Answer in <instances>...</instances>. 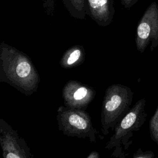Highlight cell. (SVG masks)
Returning <instances> with one entry per match:
<instances>
[{
    "instance_id": "6da1fadb",
    "label": "cell",
    "mask_w": 158,
    "mask_h": 158,
    "mask_svg": "<svg viewBox=\"0 0 158 158\" xmlns=\"http://www.w3.org/2000/svg\"><path fill=\"white\" fill-rule=\"evenodd\" d=\"M40 81L39 73L31 59L15 47L1 42L0 82L30 96L37 91Z\"/></svg>"
},
{
    "instance_id": "7a4b0ae2",
    "label": "cell",
    "mask_w": 158,
    "mask_h": 158,
    "mask_svg": "<svg viewBox=\"0 0 158 158\" xmlns=\"http://www.w3.org/2000/svg\"><path fill=\"white\" fill-rule=\"evenodd\" d=\"M146 103L145 98L139 99L115 126L114 133L104 148L107 150L113 149L112 157L125 158L127 156L125 151L132 144L134 133L140 130L146 120Z\"/></svg>"
},
{
    "instance_id": "3957f363",
    "label": "cell",
    "mask_w": 158,
    "mask_h": 158,
    "mask_svg": "<svg viewBox=\"0 0 158 158\" xmlns=\"http://www.w3.org/2000/svg\"><path fill=\"white\" fill-rule=\"evenodd\" d=\"M133 96L131 89L122 84H112L106 89L101 114V131L104 135L113 131L116 124L130 109Z\"/></svg>"
},
{
    "instance_id": "277c9868",
    "label": "cell",
    "mask_w": 158,
    "mask_h": 158,
    "mask_svg": "<svg viewBox=\"0 0 158 158\" xmlns=\"http://www.w3.org/2000/svg\"><path fill=\"white\" fill-rule=\"evenodd\" d=\"M56 119L58 129L64 135L88 139L96 143L97 130L93 127L91 118L85 110L60 106L57 110Z\"/></svg>"
},
{
    "instance_id": "5b68a950",
    "label": "cell",
    "mask_w": 158,
    "mask_h": 158,
    "mask_svg": "<svg viewBox=\"0 0 158 158\" xmlns=\"http://www.w3.org/2000/svg\"><path fill=\"white\" fill-rule=\"evenodd\" d=\"M135 43L141 53L149 44L151 52L158 46V4L155 1L149 4L138 23Z\"/></svg>"
},
{
    "instance_id": "8992f818",
    "label": "cell",
    "mask_w": 158,
    "mask_h": 158,
    "mask_svg": "<svg viewBox=\"0 0 158 158\" xmlns=\"http://www.w3.org/2000/svg\"><path fill=\"white\" fill-rule=\"evenodd\" d=\"M0 146L4 158L34 157L25 139L2 118H0Z\"/></svg>"
},
{
    "instance_id": "52a82bcc",
    "label": "cell",
    "mask_w": 158,
    "mask_h": 158,
    "mask_svg": "<svg viewBox=\"0 0 158 158\" xmlns=\"http://www.w3.org/2000/svg\"><path fill=\"white\" fill-rule=\"evenodd\" d=\"M95 96L94 88L76 80L67 81L62 90L64 106L70 108L85 110Z\"/></svg>"
},
{
    "instance_id": "ba28073f",
    "label": "cell",
    "mask_w": 158,
    "mask_h": 158,
    "mask_svg": "<svg viewBox=\"0 0 158 158\" xmlns=\"http://www.w3.org/2000/svg\"><path fill=\"white\" fill-rule=\"evenodd\" d=\"M86 14L99 26L106 27L112 22L115 12L114 0H85Z\"/></svg>"
},
{
    "instance_id": "9c48e42d",
    "label": "cell",
    "mask_w": 158,
    "mask_h": 158,
    "mask_svg": "<svg viewBox=\"0 0 158 158\" xmlns=\"http://www.w3.org/2000/svg\"><path fill=\"white\" fill-rule=\"evenodd\" d=\"M85 51L81 45H74L64 53L59 64L65 69H70L82 64L85 59Z\"/></svg>"
},
{
    "instance_id": "30bf717a",
    "label": "cell",
    "mask_w": 158,
    "mask_h": 158,
    "mask_svg": "<svg viewBox=\"0 0 158 158\" xmlns=\"http://www.w3.org/2000/svg\"><path fill=\"white\" fill-rule=\"evenodd\" d=\"M70 16L76 19H86V7L85 0H62Z\"/></svg>"
},
{
    "instance_id": "8fae6325",
    "label": "cell",
    "mask_w": 158,
    "mask_h": 158,
    "mask_svg": "<svg viewBox=\"0 0 158 158\" xmlns=\"http://www.w3.org/2000/svg\"><path fill=\"white\" fill-rule=\"evenodd\" d=\"M149 129L151 139L158 144V106L149 120Z\"/></svg>"
},
{
    "instance_id": "7c38bea8",
    "label": "cell",
    "mask_w": 158,
    "mask_h": 158,
    "mask_svg": "<svg viewBox=\"0 0 158 158\" xmlns=\"http://www.w3.org/2000/svg\"><path fill=\"white\" fill-rule=\"evenodd\" d=\"M155 157L154 152L151 151H143L141 148H138L137 151L134 153L133 158H153Z\"/></svg>"
},
{
    "instance_id": "4fadbf2b",
    "label": "cell",
    "mask_w": 158,
    "mask_h": 158,
    "mask_svg": "<svg viewBox=\"0 0 158 158\" xmlns=\"http://www.w3.org/2000/svg\"><path fill=\"white\" fill-rule=\"evenodd\" d=\"M43 6L48 14H52L54 10V0H43Z\"/></svg>"
},
{
    "instance_id": "5bb4252c",
    "label": "cell",
    "mask_w": 158,
    "mask_h": 158,
    "mask_svg": "<svg viewBox=\"0 0 158 158\" xmlns=\"http://www.w3.org/2000/svg\"><path fill=\"white\" fill-rule=\"evenodd\" d=\"M138 0H120L121 4L125 9H130L134 4H135Z\"/></svg>"
},
{
    "instance_id": "9a60e30c",
    "label": "cell",
    "mask_w": 158,
    "mask_h": 158,
    "mask_svg": "<svg viewBox=\"0 0 158 158\" xmlns=\"http://www.w3.org/2000/svg\"><path fill=\"white\" fill-rule=\"evenodd\" d=\"M100 155L97 151H92L88 156L87 158H99Z\"/></svg>"
}]
</instances>
